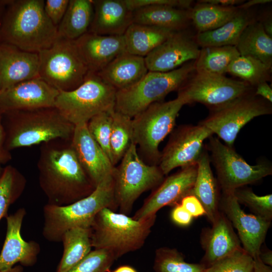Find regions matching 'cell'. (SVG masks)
<instances>
[{
  "mask_svg": "<svg viewBox=\"0 0 272 272\" xmlns=\"http://www.w3.org/2000/svg\"><path fill=\"white\" fill-rule=\"evenodd\" d=\"M40 187L49 205L63 206L90 195L96 186L82 166L71 141L42 144L37 163Z\"/></svg>",
  "mask_w": 272,
  "mask_h": 272,
  "instance_id": "6da1fadb",
  "label": "cell"
},
{
  "mask_svg": "<svg viewBox=\"0 0 272 272\" xmlns=\"http://www.w3.org/2000/svg\"><path fill=\"white\" fill-rule=\"evenodd\" d=\"M44 0H7L0 26V43L38 53L58 37L57 27L46 15Z\"/></svg>",
  "mask_w": 272,
  "mask_h": 272,
  "instance_id": "7a4b0ae2",
  "label": "cell"
},
{
  "mask_svg": "<svg viewBox=\"0 0 272 272\" xmlns=\"http://www.w3.org/2000/svg\"><path fill=\"white\" fill-rule=\"evenodd\" d=\"M3 122L9 152L55 140L71 141L75 128L54 107L7 112Z\"/></svg>",
  "mask_w": 272,
  "mask_h": 272,
  "instance_id": "3957f363",
  "label": "cell"
},
{
  "mask_svg": "<svg viewBox=\"0 0 272 272\" xmlns=\"http://www.w3.org/2000/svg\"><path fill=\"white\" fill-rule=\"evenodd\" d=\"M113 174L104 178L88 196L71 204L58 206L46 203L43 208L42 234L50 242H61L63 234L76 227H91L102 209H117L114 198Z\"/></svg>",
  "mask_w": 272,
  "mask_h": 272,
  "instance_id": "277c9868",
  "label": "cell"
},
{
  "mask_svg": "<svg viewBox=\"0 0 272 272\" xmlns=\"http://www.w3.org/2000/svg\"><path fill=\"white\" fill-rule=\"evenodd\" d=\"M156 218L155 215L134 220L104 208L96 215L90 227L92 247L108 250L117 259L144 246Z\"/></svg>",
  "mask_w": 272,
  "mask_h": 272,
  "instance_id": "5b68a950",
  "label": "cell"
},
{
  "mask_svg": "<svg viewBox=\"0 0 272 272\" xmlns=\"http://www.w3.org/2000/svg\"><path fill=\"white\" fill-rule=\"evenodd\" d=\"M194 71V60L169 72L148 71L134 85L116 91L114 110L133 118L170 92L178 91Z\"/></svg>",
  "mask_w": 272,
  "mask_h": 272,
  "instance_id": "8992f818",
  "label": "cell"
},
{
  "mask_svg": "<svg viewBox=\"0 0 272 272\" xmlns=\"http://www.w3.org/2000/svg\"><path fill=\"white\" fill-rule=\"evenodd\" d=\"M184 102L179 97L152 103L133 118V142L140 158L147 164L158 165L160 144L171 133Z\"/></svg>",
  "mask_w": 272,
  "mask_h": 272,
  "instance_id": "52a82bcc",
  "label": "cell"
},
{
  "mask_svg": "<svg viewBox=\"0 0 272 272\" xmlns=\"http://www.w3.org/2000/svg\"><path fill=\"white\" fill-rule=\"evenodd\" d=\"M116 93L97 73L89 72L78 87L59 92L54 107L75 126L86 124L95 115L114 109Z\"/></svg>",
  "mask_w": 272,
  "mask_h": 272,
  "instance_id": "ba28073f",
  "label": "cell"
},
{
  "mask_svg": "<svg viewBox=\"0 0 272 272\" xmlns=\"http://www.w3.org/2000/svg\"><path fill=\"white\" fill-rule=\"evenodd\" d=\"M164 176L158 165L146 163L132 144L113 172L114 198L119 213L129 214L139 196L156 188Z\"/></svg>",
  "mask_w": 272,
  "mask_h": 272,
  "instance_id": "9c48e42d",
  "label": "cell"
},
{
  "mask_svg": "<svg viewBox=\"0 0 272 272\" xmlns=\"http://www.w3.org/2000/svg\"><path fill=\"white\" fill-rule=\"evenodd\" d=\"M38 54L39 77L59 92L77 88L89 73L74 40L58 36L50 47Z\"/></svg>",
  "mask_w": 272,
  "mask_h": 272,
  "instance_id": "30bf717a",
  "label": "cell"
},
{
  "mask_svg": "<svg viewBox=\"0 0 272 272\" xmlns=\"http://www.w3.org/2000/svg\"><path fill=\"white\" fill-rule=\"evenodd\" d=\"M213 135L209 138L206 149L211 153L210 160L215 167L217 180L223 193L232 192L272 174V166L269 163L261 161L251 165L233 147L222 143Z\"/></svg>",
  "mask_w": 272,
  "mask_h": 272,
  "instance_id": "8fae6325",
  "label": "cell"
},
{
  "mask_svg": "<svg viewBox=\"0 0 272 272\" xmlns=\"http://www.w3.org/2000/svg\"><path fill=\"white\" fill-rule=\"evenodd\" d=\"M254 92L248 83L225 75L194 71L178 90L185 104L197 102L210 110Z\"/></svg>",
  "mask_w": 272,
  "mask_h": 272,
  "instance_id": "7c38bea8",
  "label": "cell"
},
{
  "mask_svg": "<svg viewBox=\"0 0 272 272\" xmlns=\"http://www.w3.org/2000/svg\"><path fill=\"white\" fill-rule=\"evenodd\" d=\"M271 113V103L256 96L254 92L210 110L199 123L217 135L225 144L233 147L238 133L245 125L256 117Z\"/></svg>",
  "mask_w": 272,
  "mask_h": 272,
  "instance_id": "4fadbf2b",
  "label": "cell"
},
{
  "mask_svg": "<svg viewBox=\"0 0 272 272\" xmlns=\"http://www.w3.org/2000/svg\"><path fill=\"white\" fill-rule=\"evenodd\" d=\"M171 132L158 165L164 175L176 168L196 165L206 148L204 141L213 135L200 123L181 125Z\"/></svg>",
  "mask_w": 272,
  "mask_h": 272,
  "instance_id": "5bb4252c",
  "label": "cell"
},
{
  "mask_svg": "<svg viewBox=\"0 0 272 272\" xmlns=\"http://www.w3.org/2000/svg\"><path fill=\"white\" fill-rule=\"evenodd\" d=\"M26 214L24 208H20L6 217L7 230L0 253V272H22V266H32L37 261L39 244L33 240L25 241L21 234Z\"/></svg>",
  "mask_w": 272,
  "mask_h": 272,
  "instance_id": "9a60e30c",
  "label": "cell"
},
{
  "mask_svg": "<svg viewBox=\"0 0 272 272\" xmlns=\"http://www.w3.org/2000/svg\"><path fill=\"white\" fill-rule=\"evenodd\" d=\"M219 208L237 230L243 249L253 258L258 255L271 222L244 212L233 192H222Z\"/></svg>",
  "mask_w": 272,
  "mask_h": 272,
  "instance_id": "2e32d148",
  "label": "cell"
},
{
  "mask_svg": "<svg viewBox=\"0 0 272 272\" xmlns=\"http://www.w3.org/2000/svg\"><path fill=\"white\" fill-rule=\"evenodd\" d=\"M197 174V165L181 168L177 172L164 178L145 199L132 217L143 220L156 215L164 207L175 206L189 195Z\"/></svg>",
  "mask_w": 272,
  "mask_h": 272,
  "instance_id": "e0dca14e",
  "label": "cell"
},
{
  "mask_svg": "<svg viewBox=\"0 0 272 272\" xmlns=\"http://www.w3.org/2000/svg\"><path fill=\"white\" fill-rule=\"evenodd\" d=\"M200 47L186 29L174 31L145 57L149 71L167 72L195 60Z\"/></svg>",
  "mask_w": 272,
  "mask_h": 272,
  "instance_id": "ac0fdd59",
  "label": "cell"
},
{
  "mask_svg": "<svg viewBox=\"0 0 272 272\" xmlns=\"http://www.w3.org/2000/svg\"><path fill=\"white\" fill-rule=\"evenodd\" d=\"M59 93L40 77L27 80L0 92V111L53 107Z\"/></svg>",
  "mask_w": 272,
  "mask_h": 272,
  "instance_id": "d6986e66",
  "label": "cell"
},
{
  "mask_svg": "<svg viewBox=\"0 0 272 272\" xmlns=\"http://www.w3.org/2000/svg\"><path fill=\"white\" fill-rule=\"evenodd\" d=\"M89 72L97 73L126 51L123 35H102L88 31L74 40Z\"/></svg>",
  "mask_w": 272,
  "mask_h": 272,
  "instance_id": "ffe728a7",
  "label": "cell"
},
{
  "mask_svg": "<svg viewBox=\"0 0 272 272\" xmlns=\"http://www.w3.org/2000/svg\"><path fill=\"white\" fill-rule=\"evenodd\" d=\"M86 124L75 126L71 143L82 166L96 187L113 174L115 166L92 137Z\"/></svg>",
  "mask_w": 272,
  "mask_h": 272,
  "instance_id": "44dd1931",
  "label": "cell"
},
{
  "mask_svg": "<svg viewBox=\"0 0 272 272\" xmlns=\"http://www.w3.org/2000/svg\"><path fill=\"white\" fill-rule=\"evenodd\" d=\"M38 53L0 43V92L20 83L39 77Z\"/></svg>",
  "mask_w": 272,
  "mask_h": 272,
  "instance_id": "7402d4cb",
  "label": "cell"
},
{
  "mask_svg": "<svg viewBox=\"0 0 272 272\" xmlns=\"http://www.w3.org/2000/svg\"><path fill=\"white\" fill-rule=\"evenodd\" d=\"M212 224L211 227L202 230L200 237L205 251L200 263L206 267L242 247L231 223L222 212Z\"/></svg>",
  "mask_w": 272,
  "mask_h": 272,
  "instance_id": "603a6c76",
  "label": "cell"
},
{
  "mask_svg": "<svg viewBox=\"0 0 272 272\" xmlns=\"http://www.w3.org/2000/svg\"><path fill=\"white\" fill-rule=\"evenodd\" d=\"M93 20L89 32L102 35H123L133 23L132 12L124 0H92Z\"/></svg>",
  "mask_w": 272,
  "mask_h": 272,
  "instance_id": "cb8c5ba5",
  "label": "cell"
},
{
  "mask_svg": "<svg viewBox=\"0 0 272 272\" xmlns=\"http://www.w3.org/2000/svg\"><path fill=\"white\" fill-rule=\"evenodd\" d=\"M148 71L145 57L125 51L97 74L117 91L134 85Z\"/></svg>",
  "mask_w": 272,
  "mask_h": 272,
  "instance_id": "d4e9b609",
  "label": "cell"
},
{
  "mask_svg": "<svg viewBox=\"0 0 272 272\" xmlns=\"http://www.w3.org/2000/svg\"><path fill=\"white\" fill-rule=\"evenodd\" d=\"M197 174L189 195L196 197L203 206L209 221L213 223L220 212L219 185L211 167L209 154L205 148L197 163Z\"/></svg>",
  "mask_w": 272,
  "mask_h": 272,
  "instance_id": "484cf974",
  "label": "cell"
},
{
  "mask_svg": "<svg viewBox=\"0 0 272 272\" xmlns=\"http://www.w3.org/2000/svg\"><path fill=\"white\" fill-rule=\"evenodd\" d=\"M189 9L164 5L149 6L132 12L133 23L154 26L173 31L184 30L191 23Z\"/></svg>",
  "mask_w": 272,
  "mask_h": 272,
  "instance_id": "4316f807",
  "label": "cell"
},
{
  "mask_svg": "<svg viewBox=\"0 0 272 272\" xmlns=\"http://www.w3.org/2000/svg\"><path fill=\"white\" fill-rule=\"evenodd\" d=\"M255 20L249 10H240L231 20L216 29L194 35L199 47L236 46L244 30Z\"/></svg>",
  "mask_w": 272,
  "mask_h": 272,
  "instance_id": "83f0119b",
  "label": "cell"
},
{
  "mask_svg": "<svg viewBox=\"0 0 272 272\" xmlns=\"http://www.w3.org/2000/svg\"><path fill=\"white\" fill-rule=\"evenodd\" d=\"M174 32L165 28L133 23L123 34L126 51L145 57Z\"/></svg>",
  "mask_w": 272,
  "mask_h": 272,
  "instance_id": "f1b7e54d",
  "label": "cell"
},
{
  "mask_svg": "<svg viewBox=\"0 0 272 272\" xmlns=\"http://www.w3.org/2000/svg\"><path fill=\"white\" fill-rule=\"evenodd\" d=\"M240 55L256 58L270 68L272 66V37L256 20L249 24L241 34L235 46Z\"/></svg>",
  "mask_w": 272,
  "mask_h": 272,
  "instance_id": "f546056e",
  "label": "cell"
},
{
  "mask_svg": "<svg viewBox=\"0 0 272 272\" xmlns=\"http://www.w3.org/2000/svg\"><path fill=\"white\" fill-rule=\"evenodd\" d=\"M94 15L92 0H70L57 27L58 36L75 40L89 31Z\"/></svg>",
  "mask_w": 272,
  "mask_h": 272,
  "instance_id": "4dcf8cb0",
  "label": "cell"
},
{
  "mask_svg": "<svg viewBox=\"0 0 272 272\" xmlns=\"http://www.w3.org/2000/svg\"><path fill=\"white\" fill-rule=\"evenodd\" d=\"M61 242L63 251L55 272H68L92 250L90 227H76L66 231Z\"/></svg>",
  "mask_w": 272,
  "mask_h": 272,
  "instance_id": "1f68e13d",
  "label": "cell"
},
{
  "mask_svg": "<svg viewBox=\"0 0 272 272\" xmlns=\"http://www.w3.org/2000/svg\"><path fill=\"white\" fill-rule=\"evenodd\" d=\"M240 11L237 6L222 7L199 0L189 9V17L197 33H199L220 27L235 17Z\"/></svg>",
  "mask_w": 272,
  "mask_h": 272,
  "instance_id": "d6a6232c",
  "label": "cell"
},
{
  "mask_svg": "<svg viewBox=\"0 0 272 272\" xmlns=\"http://www.w3.org/2000/svg\"><path fill=\"white\" fill-rule=\"evenodd\" d=\"M240 54L235 46L201 47L194 60L195 71L224 75Z\"/></svg>",
  "mask_w": 272,
  "mask_h": 272,
  "instance_id": "836d02e7",
  "label": "cell"
},
{
  "mask_svg": "<svg viewBox=\"0 0 272 272\" xmlns=\"http://www.w3.org/2000/svg\"><path fill=\"white\" fill-rule=\"evenodd\" d=\"M110 139V160L115 166L133 142L132 118L114 110Z\"/></svg>",
  "mask_w": 272,
  "mask_h": 272,
  "instance_id": "e575fe53",
  "label": "cell"
},
{
  "mask_svg": "<svg viewBox=\"0 0 272 272\" xmlns=\"http://www.w3.org/2000/svg\"><path fill=\"white\" fill-rule=\"evenodd\" d=\"M271 69L256 58L240 55L231 62L227 73L254 88L262 82L270 81Z\"/></svg>",
  "mask_w": 272,
  "mask_h": 272,
  "instance_id": "d590c367",
  "label": "cell"
},
{
  "mask_svg": "<svg viewBox=\"0 0 272 272\" xmlns=\"http://www.w3.org/2000/svg\"><path fill=\"white\" fill-rule=\"evenodd\" d=\"M26 179L16 168L8 165L3 168L0 177V221L8 216V211L22 195Z\"/></svg>",
  "mask_w": 272,
  "mask_h": 272,
  "instance_id": "8d00e7d4",
  "label": "cell"
},
{
  "mask_svg": "<svg viewBox=\"0 0 272 272\" xmlns=\"http://www.w3.org/2000/svg\"><path fill=\"white\" fill-rule=\"evenodd\" d=\"M206 268L201 263L187 262L183 254L175 248L163 247L156 250L155 272H202Z\"/></svg>",
  "mask_w": 272,
  "mask_h": 272,
  "instance_id": "74e56055",
  "label": "cell"
},
{
  "mask_svg": "<svg viewBox=\"0 0 272 272\" xmlns=\"http://www.w3.org/2000/svg\"><path fill=\"white\" fill-rule=\"evenodd\" d=\"M239 203H241L254 215L270 221L272 219V194L258 195L250 188L240 187L233 191Z\"/></svg>",
  "mask_w": 272,
  "mask_h": 272,
  "instance_id": "f35d334b",
  "label": "cell"
},
{
  "mask_svg": "<svg viewBox=\"0 0 272 272\" xmlns=\"http://www.w3.org/2000/svg\"><path fill=\"white\" fill-rule=\"evenodd\" d=\"M253 258L242 247L219 259L202 272H252Z\"/></svg>",
  "mask_w": 272,
  "mask_h": 272,
  "instance_id": "ab89813d",
  "label": "cell"
},
{
  "mask_svg": "<svg viewBox=\"0 0 272 272\" xmlns=\"http://www.w3.org/2000/svg\"><path fill=\"white\" fill-rule=\"evenodd\" d=\"M114 110L109 112H102L95 115L86 124L90 134L110 160V139L112 122V112Z\"/></svg>",
  "mask_w": 272,
  "mask_h": 272,
  "instance_id": "60d3db41",
  "label": "cell"
},
{
  "mask_svg": "<svg viewBox=\"0 0 272 272\" xmlns=\"http://www.w3.org/2000/svg\"><path fill=\"white\" fill-rule=\"evenodd\" d=\"M116 260L110 251L94 249L68 272H107Z\"/></svg>",
  "mask_w": 272,
  "mask_h": 272,
  "instance_id": "b9f144b4",
  "label": "cell"
},
{
  "mask_svg": "<svg viewBox=\"0 0 272 272\" xmlns=\"http://www.w3.org/2000/svg\"><path fill=\"white\" fill-rule=\"evenodd\" d=\"M128 8L132 12L140 8L152 5L168 6L183 9H189L192 7L190 0H124Z\"/></svg>",
  "mask_w": 272,
  "mask_h": 272,
  "instance_id": "7bdbcfd3",
  "label": "cell"
},
{
  "mask_svg": "<svg viewBox=\"0 0 272 272\" xmlns=\"http://www.w3.org/2000/svg\"><path fill=\"white\" fill-rule=\"evenodd\" d=\"M70 0H46L44 11L56 27H58L66 11Z\"/></svg>",
  "mask_w": 272,
  "mask_h": 272,
  "instance_id": "ee69618b",
  "label": "cell"
},
{
  "mask_svg": "<svg viewBox=\"0 0 272 272\" xmlns=\"http://www.w3.org/2000/svg\"><path fill=\"white\" fill-rule=\"evenodd\" d=\"M180 204L192 217H198L206 215L205 209L197 198L192 195L183 197Z\"/></svg>",
  "mask_w": 272,
  "mask_h": 272,
  "instance_id": "f6af8a7d",
  "label": "cell"
},
{
  "mask_svg": "<svg viewBox=\"0 0 272 272\" xmlns=\"http://www.w3.org/2000/svg\"><path fill=\"white\" fill-rule=\"evenodd\" d=\"M171 217L176 224L181 226H187L190 224L192 216L185 210L180 203L174 206Z\"/></svg>",
  "mask_w": 272,
  "mask_h": 272,
  "instance_id": "bcb514c9",
  "label": "cell"
},
{
  "mask_svg": "<svg viewBox=\"0 0 272 272\" xmlns=\"http://www.w3.org/2000/svg\"><path fill=\"white\" fill-rule=\"evenodd\" d=\"M6 133L3 122V113L0 111V164H5L12 159L10 152L5 147Z\"/></svg>",
  "mask_w": 272,
  "mask_h": 272,
  "instance_id": "7dc6e473",
  "label": "cell"
},
{
  "mask_svg": "<svg viewBox=\"0 0 272 272\" xmlns=\"http://www.w3.org/2000/svg\"><path fill=\"white\" fill-rule=\"evenodd\" d=\"M254 94L271 103L272 102V89L267 82H262L255 87Z\"/></svg>",
  "mask_w": 272,
  "mask_h": 272,
  "instance_id": "c3c4849f",
  "label": "cell"
},
{
  "mask_svg": "<svg viewBox=\"0 0 272 272\" xmlns=\"http://www.w3.org/2000/svg\"><path fill=\"white\" fill-rule=\"evenodd\" d=\"M204 3H207L213 5H218L222 7H236L245 1L243 0H200Z\"/></svg>",
  "mask_w": 272,
  "mask_h": 272,
  "instance_id": "681fc988",
  "label": "cell"
},
{
  "mask_svg": "<svg viewBox=\"0 0 272 272\" xmlns=\"http://www.w3.org/2000/svg\"><path fill=\"white\" fill-rule=\"evenodd\" d=\"M253 258L252 272H272L271 266L264 264L259 259L258 255Z\"/></svg>",
  "mask_w": 272,
  "mask_h": 272,
  "instance_id": "f907efd6",
  "label": "cell"
},
{
  "mask_svg": "<svg viewBox=\"0 0 272 272\" xmlns=\"http://www.w3.org/2000/svg\"><path fill=\"white\" fill-rule=\"evenodd\" d=\"M271 0H250L248 2L245 1L242 4L237 6V8L240 10H249L252 7L258 5H263L270 3Z\"/></svg>",
  "mask_w": 272,
  "mask_h": 272,
  "instance_id": "816d5d0a",
  "label": "cell"
},
{
  "mask_svg": "<svg viewBox=\"0 0 272 272\" xmlns=\"http://www.w3.org/2000/svg\"><path fill=\"white\" fill-rule=\"evenodd\" d=\"M258 256L264 264L270 266H272V252L271 250L262 251L260 250Z\"/></svg>",
  "mask_w": 272,
  "mask_h": 272,
  "instance_id": "f5cc1de1",
  "label": "cell"
},
{
  "mask_svg": "<svg viewBox=\"0 0 272 272\" xmlns=\"http://www.w3.org/2000/svg\"><path fill=\"white\" fill-rule=\"evenodd\" d=\"M265 32L272 37V21L270 16L266 17L263 21L260 22Z\"/></svg>",
  "mask_w": 272,
  "mask_h": 272,
  "instance_id": "db71d44e",
  "label": "cell"
},
{
  "mask_svg": "<svg viewBox=\"0 0 272 272\" xmlns=\"http://www.w3.org/2000/svg\"><path fill=\"white\" fill-rule=\"evenodd\" d=\"M113 272H137V271L130 266L122 265L116 268Z\"/></svg>",
  "mask_w": 272,
  "mask_h": 272,
  "instance_id": "11a10c76",
  "label": "cell"
},
{
  "mask_svg": "<svg viewBox=\"0 0 272 272\" xmlns=\"http://www.w3.org/2000/svg\"><path fill=\"white\" fill-rule=\"evenodd\" d=\"M7 0H0V26Z\"/></svg>",
  "mask_w": 272,
  "mask_h": 272,
  "instance_id": "9f6ffc18",
  "label": "cell"
},
{
  "mask_svg": "<svg viewBox=\"0 0 272 272\" xmlns=\"http://www.w3.org/2000/svg\"><path fill=\"white\" fill-rule=\"evenodd\" d=\"M3 168L2 167L1 165L0 164V177L3 172Z\"/></svg>",
  "mask_w": 272,
  "mask_h": 272,
  "instance_id": "6f0895ef",
  "label": "cell"
}]
</instances>
